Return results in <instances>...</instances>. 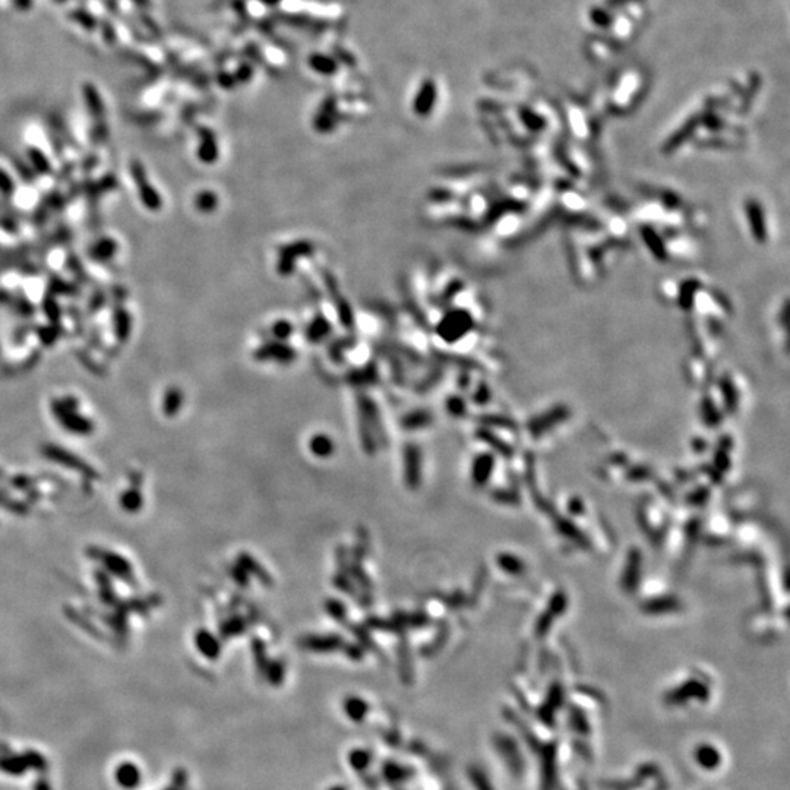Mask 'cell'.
<instances>
[{"label":"cell","instance_id":"1","mask_svg":"<svg viewBox=\"0 0 790 790\" xmlns=\"http://www.w3.org/2000/svg\"><path fill=\"white\" fill-rule=\"evenodd\" d=\"M747 215H748V221H749V227L752 231V236L764 242L767 237V231H766V223H764V212L761 205L756 203V200H749L747 204Z\"/></svg>","mask_w":790,"mask_h":790},{"label":"cell","instance_id":"2","mask_svg":"<svg viewBox=\"0 0 790 790\" xmlns=\"http://www.w3.org/2000/svg\"><path fill=\"white\" fill-rule=\"evenodd\" d=\"M695 760L698 763L701 767L712 770L716 768L720 764L722 756L719 754V751L711 747V745H701L698 749L695 751Z\"/></svg>","mask_w":790,"mask_h":790},{"label":"cell","instance_id":"3","mask_svg":"<svg viewBox=\"0 0 790 790\" xmlns=\"http://www.w3.org/2000/svg\"><path fill=\"white\" fill-rule=\"evenodd\" d=\"M331 448H332L331 442L328 441V438H325V437L315 438L314 442H312V449H314V453H316V454L327 455L331 451Z\"/></svg>","mask_w":790,"mask_h":790},{"label":"cell","instance_id":"4","mask_svg":"<svg viewBox=\"0 0 790 790\" xmlns=\"http://www.w3.org/2000/svg\"><path fill=\"white\" fill-rule=\"evenodd\" d=\"M654 235H656V233H654V231H653V230H647V231H644V237H645V240H647V243H648V244H653V239H654ZM659 243H660L661 246H653V247H654V252H656L657 255H660V254H661V256H664V247H663V242H659Z\"/></svg>","mask_w":790,"mask_h":790}]
</instances>
